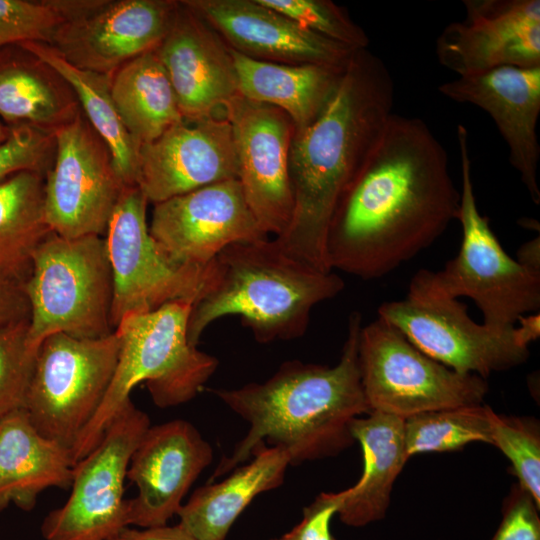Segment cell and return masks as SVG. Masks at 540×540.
Segmentation results:
<instances>
[{
    "label": "cell",
    "instance_id": "cell-23",
    "mask_svg": "<svg viewBox=\"0 0 540 540\" xmlns=\"http://www.w3.org/2000/svg\"><path fill=\"white\" fill-rule=\"evenodd\" d=\"M81 111L70 84L23 46L0 48V120L54 134Z\"/></svg>",
    "mask_w": 540,
    "mask_h": 540
},
{
    "label": "cell",
    "instance_id": "cell-35",
    "mask_svg": "<svg viewBox=\"0 0 540 540\" xmlns=\"http://www.w3.org/2000/svg\"><path fill=\"white\" fill-rule=\"evenodd\" d=\"M295 21L300 26L353 49H364L368 37L348 16L330 1L256 0Z\"/></svg>",
    "mask_w": 540,
    "mask_h": 540
},
{
    "label": "cell",
    "instance_id": "cell-44",
    "mask_svg": "<svg viewBox=\"0 0 540 540\" xmlns=\"http://www.w3.org/2000/svg\"><path fill=\"white\" fill-rule=\"evenodd\" d=\"M273 540H282V539H281V538H279V539H273Z\"/></svg>",
    "mask_w": 540,
    "mask_h": 540
},
{
    "label": "cell",
    "instance_id": "cell-41",
    "mask_svg": "<svg viewBox=\"0 0 540 540\" xmlns=\"http://www.w3.org/2000/svg\"><path fill=\"white\" fill-rule=\"evenodd\" d=\"M518 326L515 325L516 337L519 343L529 348L530 343L536 341L540 336V315L539 312L523 315L518 318Z\"/></svg>",
    "mask_w": 540,
    "mask_h": 540
},
{
    "label": "cell",
    "instance_id": "cell-37",
    "mask_svg": "<svg viewBox=\"0 0 540 540\" xmlns=\"http://www.w3.org/2000/svg\"><path fill=\"white\" fill-rule=\"evenodd\" d=\"M539 506L518 484L504 499L502 520L491 540H540Z\"/></svg>",
    "mask_w": 540,
    "mask_h": 540
},
{
    "label": "cell",
    "instance_id": "cell-32",
    "mask_svg": "<svg viewBox=\"0 0 540 540\" xmlns=\"http://www.w3.org/2000/svg\"><path fill=\"white\" fill-rule=\"evenodd\" d=\"M492 445L509 459L518 485L528 492L540 507V432L529 418L495 414Z\"/></svg>",
    "mask_w": 540,
    "mask_h": 540
},
{
    "label": "cell",
    "instance_id": "cell-24",
    "mask_svg": "<svg viewBox=\"0 0 540 540\" xmlns=\"http://www.w3.org/2000/svg\"><path fill=\"white\" fill-rule=\"evenodd\" d=\"M73 467L71 451L42 436L24 408L0 419V512L31 511L44 490L70 488Z\"/></svg>",
    "mask_w": 540,
    "mask_h": 540
},
{
    "label": "cell",
    "instance_id": "cell-45",
    "mask_svg": "<svg viewBox=\"0 0 540 540\" xmlns=\"http://www.w3.org/2000/svg\"><path fill=\"white\" fill-rule=\"evenodd\" d=\"M112 540H119L118 538L112 539Z\"/></svg>",
    "mask_w": 540,
    "mask_h": 540
},
{
    "label": "cell",
    "instance_id": "cell-6",
    "mask_svg": "<svg viewBox=\"0 0 540 540\" xmlns=\"http://www.w3.org/2000/svg\"><path fill=\"white\" fill-rule=\"evenodd\" d=\"M23 288L34 351L55 333L97 339L115 331L113 276L102 236L65 238L51 232L34 252Z\"/></svg>",
    "mask_w": 540,
    "mask_h": 540
},
{
    "label": "cell",
    "instance_id": "cell-43",
    "mask_svg": "<svg viewBox=\"0 0 540 540\" xmlns=\"http://www.w3.org/2000/svg\"><path fill=\"white\" fill-rule=\"evenodd\" d=\"M11 128L0 120V145L10 136Z\"/></svg>",
    "mask_w": 540,
    "mask_h": 540
},
{
    "label": "cell",
    "instance_id": "cell-10",
    "mask_svg": "<svg viewBox=\"0 0 540 540\" xmlns=\"http://www.w3.org/2000/svg\"><path fill=\"white\" fill-rule=\"evenodd\" d=\"M378 317L424 354L460 374L486 379L529 358V348L519 343L515 326L497 329L476 323L465 304L435 291L421 271L412 278L406 297L384 302Z\"/></svg>",
    "mask_w": 540,
    "mask_h": 540
},
{
    "label": "cell",
    "instance_id": "cell-9",
    "mask_svg": "<svg viewBox=\"0 0 540 540\" xmlns=\"http://www.w3.org/2000/svg\"><path fill=\"white\" fill-rule=\"evenodd\" d=\"M358 364L370 412L402 419L478 405L489 390L486 379L457 373L432 359L380 317L361 327Z\"/></svg>",
    "mask_w": 540,
    "mask_h": 540
},
{
    "label": "cell",
    "instance_id": "cell-30",
    "mask_svg": "<svg viewBox=\"0 0 540 540\" xmlns=\"http://www.w3.org/2000/svg\"><path fill=\"white\" fill-rule=\"evenodd\" d=\"M52 66L70 84L80 108L109 147L116 171L125 186H136L139 148L128 133L111 94V76L78 68L51 45L19 44Z\"/></svg>",
    "mask_w": 540,
    "mask_h": 540
},
{
    "label": "cell",
    "instance_id": "cell-21",
    "mask_svg": "<svg viewBox=\"0 0 540 540\" xmlns=\"http://www.w3.org/2000/svg\"><path fill=\"white\" fill-rule=\"evenodd\" d=\"M181 3L215 27L231 43L232 49L252 58L343 69L356 51L305 29L256 0Z\"/></svg>",
    "mask_w": 540,
    "mask_h": 540
},
{
    "label": "cell",
    "instance_id": "cell-38",
    "mask_svg": "<svg viewBox=\"0 0 540 540\" xmlns=\"http://www.w3.org/2000/svg\"><path fill=\"white\" fill-rule=\"evenodd\" d=\"M350 489L338 493H321L304 508L302 520L282 540H336L330 531V521L346 499Z\"/></svg>",
    "mask_w": 540,
    "mask_h": 540
},
{
    "label": "cell",
    "instance_id": "cell-25",
    "mask_svg": "<svg viewBox=\"0 0 540 540\" xmlns=\"http://www.w3.org/2000/svg\"><path fill=\"white\" fill-rule=\"evenodd\" d=\"M254 459L219 483L196 489L177 515L179 525L197 540H225L235 520L260 493L283 483L289 455L278 447L259 445Z\"/></svg>",
    "mask_w": 540,
    "mask_h": 540
},
{
    "label": "cell",
    "instance_id": "cell-33",
    "mask_svg": "<svg viewBox=\"0 0 540 540\" xmlns=\"http://www.w3.org/2000/svg\"><path fill=\"white\" fill-rule=\"evenodd\" d=\"M28 330L29 317L0 326V419L24 406L37 353Z\"/></svg>",
    "mask_w": 540,
    "mask_h": 540
},
{
    "label": "cell",
    "instance_id": "cell-42",
    "mask_svg": "<svg viewBox=\"0 0 540 540\" xmlns=\"http://www.w3.org/2000/svg\"><path fill=\"white\" fill-rule=\"evenodd\" d=\"M521 265L540 272V238H534L520 246L517 259Z\"/></svg>",
    "mask_w": 540,
    "mask_h": 540
},
{
    "label": "cell",
    "instance_id": "cell-4",
    "mask_svg": "<svg viewBox=\"0 0 540 540\" xmlns=\"http://www.w3.org/2000/svg\"><path fill=\"white\" fill-rule=\"evenodd\" d=\"M214 277L191 308L188 340L227 315L240 317L259 343L301 337L314 306L338 295L344 281L286 254L270 238L234 243L214 259Z\"/></svg>",
    "mask_w": 540,
    "mask_h": 540
},
{
    "label": "cell",
    "instance_id": "cell-29",
    "mask_svg": "<svg viewBox=\"0 0 540 540\" xmlns=\"http://www.w3.org/2000/svg\"><path fill=\"white\" fill-rule=\"evenodd\" d=\"M45 175L21 171L0 181V276L27 280L34 252L52 232L44 208Z\"/></svg>",
    "mask_w": 540,
    "mask_h": 540
},
{
    "label": "cell",
    "instance_id": "cell-11",
    "mask_svg": "<svg viewBox=\"0 0 540 540\" xmlns=\"http://www.w3.org/2000/svg\"><path fill=\"white\" fill-rule=\"evenodd\" d=\"M148 203L137 186H126L106 231L114 329L128 314L150 312L172 302L193 305L214 277V260L206 266L181 265L160 250L149 232Z\"/></svg>",
    "mask_w": 540,
    "mask_h": 540
},
{
    "label": "cell",
    "instance_id": "cell-3",
    "mask_svg": "<svg viewBox=\"0 0 540 540\" xmlns=\"http://www.w3.org/2000/svg\"><path fill=\"white\" fill-rule=\"evenodd\" d=\"M361 327V314L352 312L342 354L334 366L291 360L262 383L212 390L250 428L211 479L249 459L265 442L284 450L290 465L336 456L354 443L353 420L370 413L358 364Z\"/></svg>",
    "mask_w": 540,
    "mask_h": 540
},
{
    "label": "cell",
    "instance_id": "cell-8",
    "mask_svg": "<svg viewBox=\"0 0 540 540\" xmlns=\"http://www.w3.org/2000/svg\"><path fill=\"white\" fill-rule=\"evenodd\" d=\"M119 351L116 331L97 339L65 333L46 337L23 406L34 428L71 451L106 396Z\"/></svg>",
    "mask_w": 540,
    "mask_h": 540
},
{
    "label": "cell",
    "instance_id": "cell-1",
    "mask_svg": "<svg viewBox=\"0 0 540 540\" xmlns=\"http://www.w3.org/2000/svg\"><path fill=\"white\" fill-rule=\"evenodd\" d=\"M459 204L441 142L422 119L393 113L334 210L329 266L364 280L385 276L433 244Z\"/></svg>",
    "mask_w": 540,
    "mask_h": 540
},
{
    "label": "cell",
    "instance_id": "cell-17",
    "mask_svg": "<svg viewBox=\"0 0 540 540\" xmlns=\"http://www.w3.org/2000/svg\"><path fill=\"white\" fill-rule=\"evenodd\" d=\"M464 19L436 41L439 63L458 76L540 66L539 0H464Z\"/></svg>",
    "mask_w": 540,
    "mask_h": 540
},
{
    "label": "cell",
    "instance_id": "cell-31",
    "mask_svg": "<svg viewBox=\"0 0 540 540\" xmlns=\"http://www.w3.org/2000/svg\"><path fill=\"white\" fill-rule=\"evenodd\" d=\"M495 412L482 404L419 413L404 419L408 457L463 448L471 442L491 444Z\"/></svg>",
    "mask_w": 540,
    "mask_h": 540
},
{
    "label": "cell",
    "instance_id": "cell-15",
    "mask_svg": "<svg viewBox=\"0 0 540 540\" xmlns=\"http://www.w3.org/2000/svg\"><path fill=\"white\" fill-rule=\"evenodd\" d=\"M223 110L232 128L245 200L263 231L277 237L293 211L289 152L294 125L279 108L240 94Z\"/></svg>",
    "mask_w": 540,
    "mask_h": 540
},
{
    "label": "cell",
    "instance_id": "cell-26",
    "mask_svg": "<svg viewBox=\"0 0 540 540\" xmlns=\"http://www.w3.org/2000/svg\"><path fill=\"white\" fill-rule=\"evenodd\" d=\"M357 417L351 425L363 451L364 469L337 510L341 522L362 527L383 519L393 484L408 460L404 419L379 411Z\"/></svg>",
    "mask_w": 540,
    "mask_h": 540
},
{
    "label": "cell",
    "instance_id": "cell-14",
    "mask_svg": "<svg viewBox=\"0 0 540 540\" xmlns=\"http://www.w3.org/2000/svg\"><path fill=\"white\" fill-rule=\"evenodd\" d=\"M177 6L166 0H70L49 45L78 68L112 76L159 46Z\"/></svg>",
    "mask_w": 540,
    "mask_h": 540
},
{
    "label": "cell",
    "instance_id": "cell-34",
    "mask_svg": "<svg viewBox=\"0 0 540 540\" xmlns=\"http://www.w3.org/2000/svg\"><path fill=\"white\" fill-rule=\"evenodd\" d=\"M65 21L61 0H0V48L25 42L51 44Z\"/></svg>",
    "mask_w": 540,
    "mask_h": 540
},
{
    "label": "cell",
    "instance_id": "cell-18",
    "mask_svg": "<svg viewBox=\"0 0 540 540\" xmlns=\"http://www.w3.org/2000/svg\"><path fill=\"white\" fill-rule=\"evenodd\" d=\"M213 459L211 445L188 421L150 426L129 462L126 477L137 487L127 499V524L162 527L181 508L182 499Z\"/></svg>",
    "mask_w": 540,
    "mask_h": 540
},
{
    "label": "cell",
    "instance_id": "cell-22",
    "mask_svg": "<svg viewBox=\"0 0 540 540\" xmlns=\"http://www.w3.org/2000/svg\"><path fill=\"white\" fill-rule=\"evenodd\" d=\"M155 51L170 79L184 120L213 116L238 94L229 49L184 4H178L170 29Z\"/></svg>",
    "mask_w": 540,
    "mask_h": 540
},
{
    "label": "cell",
    "instance_id": "cell-40",
    "mask_svg": "<svg viewBox=\"0 0 540 540\" xmlns=\"http://www.w3.org/2000/svg\"><path fill=\"white\" fill-rule=\"evenodd\" d=\"M119 540H197L179 524L155 528H125L118 537Z\"/></svg>",
    "mask_w": 540,
    "mask_h": 540
},
{
    "label": "cell",
    "instance_id": "cell-7",
    "mask_svg": "<svg viewBox=\"0 0 540 540\" xmlns=\"http://www.w3.org/2000/svg\"><path fill=\"white\" fill-rule=\"evenodd\" d=\"M456 132L461 167L456 219L462 227L461 246L442 270L420 271L438 293L453 299L471 298L482 313L483 324L510 328L519 317L539 312L540 272L511 258L493 233L488 218L480 214L472 182L468 131L458 125Z\"/></svg>",
    "mask_w": 540,
    "mask_h": 540
},
{
    "label": "cell",
    "instance_id": "cell-12",
    "mask_svg": "<svg viewBox=\"0 0 540 540\" xmlns=\"http://www.w3.org/2000/svg\"><path fill=\"white\" fill-rule=\"evenodd\" d=\"M150 419L132 400L73 467L71 493L41 524L45 540H112L128 527L124 481L130 458Z\"/></svg>",
    "mask_w": 540,
    "mask_h": 540
},
{
    "label": "cell",
    "instance_id": "cell-27",
    "mask_svg": "<svg viewBox=\"0 0 540 540\" xmlns=\"http://www.w3.org/2000/svg\"><path fill=\"white\" fill-rule=\"evenodd\" d=\"M241 96L285 112L296 132L310 125L331 97L343 69L258 60L229 48Z\"/></svg>",
    "mask_w": 540,
    "mask_h": 540
},
{
    "label": "cell",
    "instance_id": "cell-19",
    "mask_svg": "<svg viewBox=\"0 0 540 540\" xmlns=\"http://www.w3.org/2000/svg\"><path fill=\"white\" fill-rule=\"evenodd\" d=\"M229 179L238 161L226 117L183 119L139 147L136 186L153 204Z\"/></svg>",
    "mask_w": 540,
    "mask_h": 540
},
{
    "label": "cell",
    "instance_id": "cell-5",
    "mask_svg": "<svg viewBox=\"0 0 540 540\" xmlns=\"http://www.w3.org/2000/svg\"><path fill=\"white\" fill-rule=\"evenodd\" d=\"M191 308L190 302H172L128 314L117 324L116 370L99 410L71 450L74 464L96 447L137 384L144 382L155 405L168 408L192 400L213 375L218 360L188 340Z\"/></svg>",
    "mask_w": 540,
    "mask_h": 540
},
{
    "label": "cell",
    "instance_id": "cell-20",
    "mask_svg": "<svg viewBox=\"0 0 540 540\" xmlns=\"http://www.w3.org/2000/svg\"><path fill=\"white\" fill-rule=\"evenodd\" d=\"M439 92L455 102L477 106L491 116L507 143L511 166L519 173L531 200L540 204V66H503L458 76L441 84Z\"/></svg>",
    "mask_w": 540,
    "mask_h": 540
},
{
    "label": "cell",
    "instance_id": "cell-2",
    "mask_svg": "<svg viewBox=\"0 0 540 540\" xmlns=\"http://www.w3.org/2000/svg\"><path fill=\"white\" fill-rule=\"evenodd\" d=\"M394 82L383 60L356 50L318 117L289 152L290 222L274 240L289 256L329 272L328 228L338 201L393 114Z\"/></svg>",
    "mask_w": 540,
    "mask_h": 540
},
{
    "label": "cell",
    "instance_id": "cell-13",
    "mask_svg": "<svg viewBox=\"0 0 540 540\" xmlns=\"http://www.w3.org/2000/svg\"><path fill=\"white\" fill-rule=\"evenodd\" d=\"M54 137V161L44 179V208L51 231L65 238L106 234L126 187L109 147L82 110Z\"/></svg>",
    "mask_w": 540,
    "mask_h": 540
},
{
    "label": "cell",
    "instance_id": "cell-39",
    "mask_svg": "<svg viewBox=\"0 0 540 540\" xmlns=\"http://www.w3.org/2000/svg\"><path fill=\"white\" fill-rule=\"evenodd\" d=\"M29 314L23 283L0 276V326L28 318Z\"/></svg>",
    "mask_w": 540,
    "mask_h": 540
},
{
    "label": "cell",
    "instance_id": "cell-16",
    "mask_svg": "<svg viewBox=\"0 0 540 540\" xmlns=\"http://www.w3.org/2000/svg\"><path fill=\"white\" fill-rule=\"evenodd\" d=\"M149 232L170 260L191 266L210 264L231 244L269 238L250 210L238 179L154 204Z\"/></svg>",
    "mask_w": 540,
    "mask_h": 540
},
{
    "label": "cell",
    "instance_id": "cell-36",
    "mask_svg": "<svg viewBox=\"0 0 540 540\" xmlns=\"http://www.w3.org/2000/svg\"><path fill=\"white\" fill-rule=\"evenodd\" d=\"M54 156V134L28 126L13 127L0 145V181L27 170L45 175Z\"/></svg>",
    "mask_w": 540,
    "mask_h": 540
},
{
    "label": "cell",
    "instance_id": "cell-28",
    "mask_svg": "<svg viewBox=\"0 0 540 540\" xmlns=\"http://www.w3.org/2000/svg\"><path fill=\"white\" fill-rule=\"evenodd\" d=\"M111 94L138 148L183 121L170 79L155 50L120 67L111 76Z\"/></svg>",
    "mask_w": 540,
    "mask_h": 540
}]
</instances>
